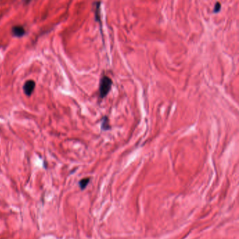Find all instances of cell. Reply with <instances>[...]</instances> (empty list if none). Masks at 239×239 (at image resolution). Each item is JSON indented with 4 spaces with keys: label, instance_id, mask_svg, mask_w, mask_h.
<instances>
[{
    "label": "cell",
    "instance_id": "obj_1",
    "mask_svg": "<svg viewBox=\"0 0 239 239\" xmlns=\"http://www.w3.org/2000/svg\"><path fill=\"white\" fill-rule=\"evenodd\" d=\"M112 86V80L107 76H103L101 78L100 81V87H99V92H100V98L106 97L109 92L110 91Z\"/></svg>",
    "mask_w": 239,
    "mask_h": 239
},
{
    "label": "cell",
    "instance_id": "obj_2",
    "mask_svg": "<svg viewBox=\"0 0 239 239\" xmlns=\"http://www.w3.org/2000/svg\"><path fill=\"white\" fill-rule=\"evenodd\" d=\"M35 88V82L33 80H28L25 82L23 86V90L27 96H30Z\"/></svg>",
    "mask_w": 239,
    "mask_h": 239
},
{
    "label": "cell",
    "instance_id": "obj_3",
    "mask_svg": "<svg viewBox=\"0 0 239 239\" xmlns=\"http://www.w3.org/2000/svg\"><path fill=\"white\" fill-rule=\"evenodd\" d=\"M11 33L13 36L16 37H21L25 34V28L21 25H16L11 29Z\"/></svg>",
    "mask_w": 239,
    "mask_h": 239
},
{
    "label": "cell",
    "instance_id": "obj_4",
    "mask_svg": "<svg viewBox=\"0 0 239 239\" xmlns=\"http://www.w3.org/2000/svg\"><path fill=\"white\" fill-rule=\"evenodd\" d=\"M110 125L109 124V119L107 117H104L103 119L102 124H101V128L103 129V130H107L110 129Z\"/></svg>",
    "mask_w": 239,
    "mask_h": 239
},
{
    "label": "cell",
    "instance_id": "obj_5",
    "mask_svg": "<svg viewBox=\"0 0 239 239\" xmlns=\"http://www.w3.org/2000/svg\"><path fill=\"white\" fill-rule=\"evenodd\" d=\"M96 9V20L99 21L100 23V2H97Z\"/></svg>",
    "mask_w": 239,
    "mask_h": 239
},
{
    "label": "cell",
    "instance_id": "obj_6",
    "mask_svg": "<svg viewBox=\"0 0 239 239\" xmlns=\"http://www.w3.org/2000/svg\"><path fill=\"white\" fill-rule=\"evenodd\" d=\"M90 178H84L79 182V185L81 189H84L89 182Z\"/></svg>",
    "mask_w": 239,
    "mask_h": 239
},
{
    "label": "cell",
    "instance_id": "obj_7",
    "mask_svg": "<svg viewBox=\"0 0 239 239\" xmlns=\"http://www.w3.org/2000/svg\"><path fill=\"white\" fill-rule=\"evenodd\" d=\"M221 9V4L219 2H217L216 4H215V7H214V10H213V12L214 13H217L219 12V11Z\"/></svg>",
    "mask_w": 239,
    "mask_h": 239
}]
</instances>
